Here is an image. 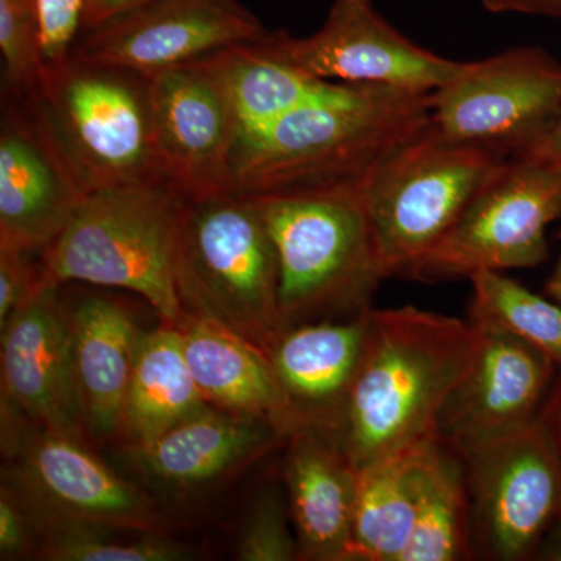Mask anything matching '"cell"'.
<instances>
[{
	"label": "cell",
	"instance_id": "obj_1",
	"mask_svg": "<svg viewBox=\"0 0 561 561\" xmlns=\"http://www.w3.org/2000/svg\"><path fill=\"white\" fill-rule=\"evenodd\" d=\"M432 92L335 83L238 139L232 192L243 197L365 187L394 151L430 127Z\"/></svg>",
	"mask_w": 561,
	"mask_h": 561
},
{
	"label": "cell",
	"instance_id": "obj_2",
	"mask_svg": "<svg viewBox=\"0 0 561 561\" xmlns=\"http://www.w3.org/2000/svg\"><path fill=\"white\" fill-rule=\"evenodd\" d=\"M481 337L470 320L413 306L371 309L367 350L337 435L356 471L438 434L443 404Z\"/></svg>",
	"mask_w": 561,
	"mask_h": 561
},
{
	"label": "cell",
	"instance_id": "obj_3",
	"mask_svg": "<svg viewBox=\"0 0 561 561\" xmlns=\"http://www.w3.org/2000/svg\"><path fill=\"white\" fill-rule=\"evenodd\" d=\"M249 198L275 243L283 330L370 311L386 275L365 210L364 187Z\"/></svg>",
	"mask_w": 561,
	"mask_h": 561
},
{
	"label": "cell",
	"instance_id": "obj_4",
	"mask_svg": "<svg viewBox=\"0 0 561 561\" xmlns=\"http://www.w3.org/2000/svg\"><path fill=\"white\" fill-rule=\"evenodd\" d=\"M175 283L184 313L265 353L284 331L275 243L249 197L183 198Z\"/></svg>",
	"mask_w": 561,
	"mask_h": 561
},
{
	"label": "cell",
	"instance_id": "obj_5",
	"mask_svg": "<svg viewBox=\"0 0 561 561\" xmlns=\"http://www.w3.org/2000/svg\"><path fill=\"white\" fill-rule=\"evenodd\" d=\"M181 210L183 197L168 184L91 192L41 251L46 278L133 291L176 327L184 316L175 283Z\"/></svg>",
	"mask_w": 561,
	"mask_h": 561
},
{
	"label": "cell",
	"instance_id": "obj_6",
	"mask_svg": "<svg viewBox=\"0 0 561 561\" xmlns=\"http://www.w3.org/2000/svg\"><path fill=\"white\" fill-rule=\"evenodd\" d=\"M28 94L88 194L169 186L146 77L68 57L44 65L38 87Z\"/></svg>",
	"mask_w": 561,
	"mask_h": 561
},
{
	"label": "cell",
	"instance_id": "obj_7",
	"mask_svg": "<svg viewBox=\"0 0 561 561\" xmlns=\"http://www.w3.org/2000/svg\"><path fill=\"white\" fill-rule=\"evenodd\" d=\"M511 158L430 127L383 162L364 205L386 278L409 276Z\"/></svg>",
	"mask_w": 561,
	"mask_h": 561
},
{
	"label": "cell",
	"instance_id": "obj_8",
	"mask_svg": "<svg viewBox=\"0 0 561 561\" xmlns=\"http://www.w3.org/2000/svg\"><path fill=\"white\" fill-rule=\"evenodd\" d=\"M561 214V162L512 158L474 198L411 278H468L531 268L548 257V228Z\"/></svg>",
	"mask_w": 561,
	"mask_h": 561
},
{
	"label": "cell",
	"instance_id": "obj_9",
	"mask_svg": "<svg viewBox=\"0 0 561 561\" xmlns=\"http://www.w3.org/2000/svg\"><path fill=\"white\" fill-rule=\"evenodd\" d=\"M560 117L561 62L540 47L463 62L432 92V130L511 160L527 157Z\"/></svg>",
	"mask_w": 561,
	"mask_h": 561
},
{
	"label": "cell",
	"instance_id": "obj_10",
	"mask_svg": "<svg viewBox=\"0 0 561 561\" xmlns=\"http://www.w3.org/2000/svg\"><path fill=\"white\" fill-rule=\"evenodd\" d=\"M461 457L476 559H535L561 516V463L538 421Z\"/></svg>",
	"mask_w": 561,
	"mask_h": 561
},
{
	"label": "cell",
	"instance_id": "obj_11",
	"mask_svg": "<svg viewBox=\"0 0 561 561\" xmlns=\"http://www.w3.org/2000/svg\"><path fill=\"white\" fill-rule=\"evenodd\" d=\"M31 513L36 530L58 524H99L165 534L149 494L125 481L79 435L39 430L2 471Z\"/></svg>",
	"mask_w": 561,
	"mask_h": 561
},
{
	"label": "cell",
	"instance_id": "obj_12",
	"mask_svg": "<svg viewBox=\"0 0 561 561\" xmlns=\"http://www.w3.org/2000/svg\"><path fill=\"white\" fill-rule=\"evenodd\" d=\"M267 33L241 0H147L83 28L69 57L150 79Z\"/></svg>",
	"mask_w": 561,
	"mask_h": 561
},
{
	"label": "cell",
	"instance_id": "obj_13",
	"mask_svg": "<svg viewBox=\"0 0 561 561\" xmlns=\"http://www.w3.org/2000/svg\"><path fill=\"white\" fill-rule=\"evenodd\" d=\"M268 43L295 68L332 83L435 92L463 66L398 31L371 0H334L312 35L268 33Z\"/></svg>",
	"mask_w": 561,
	"mask_h": 561
},
{
	"label": "cell",
	"instance_id": "obj_14",
	"mask_svg": "<svg viewBox=\"0 0 561 561\" xmlns=\"http://www.w3.org/2000/svg\"><path fill=\"white\" fill-rule=\"evenodd\" d=\"M87 195L32 95L3 90L0 247L43 251Z\"/></svg>",
	"mask_w": 561,
	"mask_h": 561
},
{
	"label": "cell",
	"instance_id": "obj_15",
	"mask_svg": "<svg viewBox=\"0 0 561 561\" xmlns=\"http://www.w3.org/2000/svg\"><path fill=\"white\" fill-rule=\"evenodd\" d=\"M154 133L165 180L186 201L232 192L238 124L201 61L150 77Z\"/></svg>",
	"mask_w": 561,
	"mask_h": 561
},
{
	"label": "cell",
	"instance_id": "obj_16",
	"mask_svg": "<svg viewBox=\"0 0 561 561\" xmlns=\"http://www.w3.org/2000/svg\"><path fill=\"white\" fill-rule=\"evenodd\" d=\"M478 327V354L446 398L437 423L438 435L460 454L531 426L559 371L529 343L497 328Z\"/></svg>",
	"mask_w": 561,
	"mask_h": 561
},
{
	"label": "cell",
	"instance_id": "obj_17",
	"mask_svg": "<svg viewBox=\"0 0 561 561\" xmlns=\"http://www.w3.org/2000/svg\"><path fill=\"white\" fill-rule=\"evenodd\" d=\"M60 284L47 283L0 327V400L11 402L43 430L90 440L77 383L69 308Z\"/></svg>",
	"mask_w": 561,
	"mask_h": 561
},
{
	"label": "cell",
	"instance_id": "obj_18",
	"mask_svg": "<svg viewBox=\"0 0 561 561\" xmlns=\"http://www.w3.org/2000/svg\"><path fill=\"white\" fill-rule=\"evenodd\" d=\"M370 311L353 319L297 324L276 337L267 356L286 401L291 434L313 430L337 438L367 350Z\"/></svg>",
	"mask_w": 561,
	"mask_h": 561
},
{
	"label": "cell",
	"instance_id": "obj_19",
	"mask_svg": "<svg viewBox=\"0 0 561 561\" xmlns=\"http://www.w3.org/2000/svg\"><path fill=\"white\" fill-rule=\"evenodd\" d=\"M287 440L268 421L208 408L127 453L151 482L184 490L217 481Z\"/></svg>",
	"mask_w": 561,
	"mask_h": 561
},
{
	"label": "cell",
	"instance_id": "obj_20",
	"mask_svg": "<svg viewBox=\"0 0 561 561\" xmlns=\"http://www.w3.org/2000/svg\"><path fill=\"white\" fill-rule=\"evenodd\" d=\"M287 443L284 481L300 560L350 561L359 471L324 432L297 431Z\"/></svg>",
	"mask_w": 561,
	"mask_h": 561
},
{
	"label": "cell",
	"instance_id": "obj_21",
	"mask_svg": "<svg viewBox=\"0 0 561 561\" xmlns=\"http://www.w3.org/2000/svg\"><path fill=\"white\" fill-rule=\"evenodd\" d=\"M77 383L90 442L119 438L142 330L113 298H83L69 309Z\"/></svg>",
	"mask_w": 561,
	"mask_h": 561
},
{
	"label": "cell",
	"instance_id": "obj_22",
	"mask_svg": "<svg viewBox=\"0 0 561 561\" xmlns=\"http://www.w3.org/2000/svg\"><path fill=\"white\" fill-rule=\"evenodd\" d=\"M176 328L194 381L210 408L268 421L290 437L286 401L265 351L187 313Z\"/></svg>",
	"mask_w": 561,
	"mask_h": 561
},
{
	"label": "cell",
	"instance_id": "obj_23",
	"mask_svg": "<svg viewBox=\"0 0 561 561\" xmlns=\"http://www.w3.org/2000/svg\"><path fill=\"white\" fill-rule=\"evenodd\" d=\"M268 33L260 41L227 47L198 60L230 103L238 124V139L268 127L327 94L335 84L290 65L273 49Z\"/></svg>",
	"mask_w": 561,
	"mask_h": 561
},
{
	"label": "cell",
	"instance_id": "obj_24",
	"mask_svg": "<svg viewBox=\"0 0 561 561\" xmlns=\"http://www.w3.org/2000/svg\"><path fill=\"white\" fill-rule=\"evenodd\" d=\"M210 408L194 381L179 328L161 321L140 337L119 438L127 448Z\"/></svg>",
	"mask_w": 561,
	"mask_h": 561
},
{
	"label": "cell",
	"instance_id": "obj_25",
	"mask_svg": "<svg viewBox=\"0 0 561 561\" xmlns=\"http://www.w3.org/2000/svg\"><path fill=\"white\" fill-rule=\"evenodd\" d=\"M474 559L463 457L437 434L421 453L415 524L402 561Z\"/></svg>",
	"mask_w": 561,
	"mask_h": 561
},
{
	"label": "cell",
	"instance_id": "obj_26",
	"mask_svg": "<svg viewBox=\"0 0 561 561\" xmlns=\"http://www.w3.org/2000/svg\"><path fill=\"white\" fill-rule=\"evenodd\" d=\"M424 445L359 471L350 561H402L415 524Z\"/></svg>",
	"mask_w": 561,
	"mask_h": 561
},
{
	"label": "cell",
	"instance_id": "obj_27",
	"mask_svg": "<svg viewBox=\"0 0 561 561\" xmlns=\"http://www.w3.org/2000/svg\"><path fill=\"white\" fill-rule=\"evenodd\" d=\"M470 321L497 328L529 343L561 371V305L540 297L501 272L476 273L470 278Z\"/></svg>",
	"mask_w": 561,
	"mask_h": 561
},
{
	"label": "cell",
	"instance_id": "obj_28",
	"mask_svg": "<svg viewBox=\"0 0 561 561\" xmlns=\"http://www.w3.org/2000/svg\"><path fill=\"white\" fill-rule=\"evenodd\" d=\"M190 549L168 534L99 526L58 524L39 530L35 559L46 561H180Z\"/></svg>",
	"mask_w": 561,
	"mask_h": 561
},
{
	"label": "cell",
	"instance_id": "obj_29",
	"mask_svg": "<svg viewBox=\"0 0 561 561\" xmlns=\"http://www.w3.org/2000/svg\"><path fill=\"white\" fill-rule=\"evenodd\" d=\"M3 90L28 92L44 68L38 0H0Z\"/></svg>",
	"mask_w": 561,
	"mask_h": 561
},
{
	"label": "cell",
	"instance_id": "obj_30",
	"mask_svg": "<svg viewBox=\"0 0 561 561\" xmlns=\"http://www.w3.org/2000/svg\"><path fill=\"white\" fill-rule=\"evenodd\" d=\"M289 505L276 491H265L251 505L238 541L243 561L300 560L297 535L290 529Z\"/></svg>",
	"mask_w": 561,
	"mask_h": 561
},
{
	"label": "cell",
	"instance_id": "obj_31",
	"mask_svg": "<svg viewBox=\"0 0 561 561\" xmlns=\"http://www.w3.org/2000/svg\"><path fill=\"white\" fill-rule=\"evenodd\" d=\"M38 253L0 247V327L49 283Z\"/></svg>",
	"mask_w": 561,
	"mask_h": 561
},
{
	"label": "cell",
	"instance_id": "obj_32",
	"mask_svg": "<svg viewBox=\"0 0 561 561\" xmlns=\"http://www.w3.org/2000/svg\"><path fill=\"white\" fill-rule=\"evenodd\" d=\"M88 0H38L44 65L65 61L83 32Z\"/></svg>",
	"mask_w": 561,
	"mask_h": 561
},
{
	"label": "cell",
	"instance_id": "obj_33",
	"mask_svg": "<svg viewBox=\"0 0 561 561\" xmlns=\"http://www.w3.org/2000/svg\"><path fill=\"white\" fill-rule=\"evenodd\" d=\"M39 535L31 513L7 483H0V560L36 557Z\"/></svg>",
	"mask_w": 561,
	"mask_h": 561
},
{
	"label": "cell",
	"instance_id": "obj_34",
	"mask_svg": "<svg viewBox=\"0 0 561 561\" xmlns=\"http://www.w3.org/2000/svg\"><path fill=\"white\" fill-rule=\"evenodd\" d=\"M494 14H524V16L561 20V0H479Z\"/></svg>",
	"mask_w": 561,
	"mask_h": 561
},
{
	"label": "cell",
	"instance_id": "obj_35",
	"mask_svg": "<svg viewBox=\"0 0 561 561\" xmlns=\"http://www.w3.org/2000/svg\"><path fill=\"white\" fill-rule=\"evenodd\" d=\"M537 421L561 463V371L559 381L549 391Z\"/></svg>",
	"mask_w": 561,
	"mask_h": 561
},
{
	"label": "cell",
	"instance_id": "obj_36",
	"mask_svg": "<svg viewBox=\"0 0 561 561\" xmlns=\"http://www.w3.org/2000/svg\"><path fill=\"white\" fill-rule=\"evenodd\" d=\"M147 0H88L83 28L92 27Z\"/></svg>",
	"mask_w": 561,
	"mask_h": 561
},
{
	"label": "cell",
	"instance_id": "obj_37",
	"mask_svg": "<svg viewBox=\"0 0 561 561\" xmlns=\"http://www.w3.org/2000/svg\"><path fill=\"white\" fill-rule=\"evenodd\" d=\"M524 158H542V160L561 162V117L552 125L551 130L546 133L537 147Z\"/></svg>",
	"mask_w": 561,
	"mask_h": 561
},
{
	"label": "cell",
	"instance_id": "obj_38",
	"mask_svg": "<svg viewBox=\"0 0 561 561\" xmlns=\"http://www.w3.org/2000/svg\"><path fill=\"white\" fill-rule=\"evenodd\" d=\"M535 559L561 561V516L542 540Z\"/></svg>",
	"mask_w": 561,
	"mask_h": 561
},
{
	"label": "cell",
	"instance_id": "obj_39",
	"mask_svg": "<svg viewBox=\"0 0 561 561\" xmlns=\"http://www.w3.org/2000/svg\"><path fill=\"white\" fill-rule=\"evenodd\" d=\"M561 241V234H560ZM548 294L552 300L560 302L561 305V251L559 262H557L556 268H553L551 278H549L548 283Z\"/></svg>",
	"mask_w": 561,
	"mask_h": 561
}]
</instances>
